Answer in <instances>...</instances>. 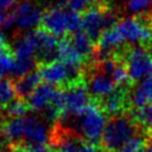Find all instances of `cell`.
<instances>
[{"label":"cell","mask_w":152,"mask_h":152,"mask_svg":"<svg viewBox=\"0 0 152 152\" xmlns=\"http://www.w3.org/2000/svg\"><path fill=\"white\" fill-rule=\"evenodd\" d=\"M59 121L71 122L68 124L88 143L100 144L103 131L107 124L106 114L99 103L91 99V102L79 113L61 119Z\"/></svg>","instance_id":"cell-1"},{"label":"cell","mask_w":152,"mask_h":152,"mask_svg":"<svg viewBox=\"0 0 152 152\" xmlns=\"http://www.w3.org/2000/svg\"><path fill=\"white\" fill-rule=\"evenodd\" d=\"M141 129L144 128L135 122L128 112L110 117L107 121L100 145L106 152H121L129 140L132 139Z\"/></svg>","instance_id":"cell-2"},{"label":"cell","mask_w":152,"mask_h":152,"mask_svg":"<svg viewBox=\"0 0 152 152\" xmlns=\"http://www.w3.org/2000/svg\"><path fill=\"white\" fill-rule=\"evenodd\" d=\"M82 30L90 36L94 42L103 31L115 26V13L106 0H97L94 4L81 13Z\"/></svg>","instance_id":"cell-3"},{"label":"cell","mask_w":152,"mask_h":152,"mask_svg":"<svg viewBox=\"0 0 152 152\" xmlns=\"http://www.w3.org/2000/svg\"><path fill=\"white\" fill-rule=\"evenodd\" d=\"M41 28L55 36L66 37V34L82 29V20L78 12L59 6L43 12Z\"/></svg>","instance_id":"cell-4"},{"label":"cell","mask_w":152,"mask_h":152,"mask_svg":"<svg viewBox=\"0 0 152 152\" xmlns=\"http://www.w3.org/2000/svg\"><path fill=\"white\" fill-rule=\"evenodd\" d=\"M126 64L130 81L134 85L137 81L147 78L152 73V51L148 46L128 48L126 52Z\"/></svg>","instance_id":"cell-5"},{"label":"cell","mask_w":152,"mask_h":152,"mask_svg":"<svg viewBox=\"0 0 152 152\" xmlns=\"http://www.w3.org/2000/svg\"><path fill=\"white\" fill-rule=\"evenodd\" d=\"M64 94V104H66V113L64 118L71 117L79 113L81 110L91 102V96L89 92L88 83L86 77H82L76 81L61 87Z\"/></svg>","instance_id":"cell-6"},{"label":"cell","mask_w":152,"mask_h":152,"mask_svg":"<svg viewBox=\"0 0 152 152\" xmlns=\"http://www.w3.org/2000/svg\"><path fill=\"white\" fill-rule=\"evenodd\" d=\"M115 26L126 40L141 42L142 46H148L149 42H152V31L140 21L138 17L123 19Z\"/></svg>","instance_id":"cell-7"},{"label":"cell","mask_w":152,"mask_h":152,"mask_svg":"<svg viewBox=\"0 0 152 152\" xmlns=\"http://www.w3.org/2000/svg\"><path fill=\"white\" fill-rule=\"evenodd\" d=\"M37 70L46 83L61 88L69 82V71L67 64L60 60L48 64H37Z\"/></svg>","instance_id":"cell-8"},{"label":"cell","mask_w":152,"mask_h":152,"mask_svg":"<svg viewBox=\"0 0 152 152\" xmlns=\"http://www.w3.org/2000/svg\"><path fill=\"white\" fill-rule=\"evenodd\" d=\"M13 22L20 29H30L38 23H41L43 13L32 2L23 1L17 6V8L11 12Z\"/></svg>","instance_id":"cell-9"},{"label":"cell","mask_w":152,"mask_h":152,"mask_svg":"<svg viewBox=\"0 0 152 152\" xmlns=\"http://www.w3.org/2000/svg\"><path fill=\"white\" fill-rule=\"evenodd\" d=\"M87 79H88L87 83H88L89 92L91 99L94 101L103 99L117 88L111 77L97 71L94 69H91V71L88 73V77H86V80Z\"/></svg>","instance_id":"cell-10"},{"label":"cell","mask_w":152,"mask_h":152,"mask_svg":"<svg viewBox=\"0 0 152 152\" xmlns=\"http://www.w3.org/2000/svg\"><path fill=\"white\" fill-rule=\"evenodd\" d=\"M48 137L49 133L39 119L30 115L25 117L22 139V143L25 145H43L48 142Z\"/></svg>","instance_id":"cell-11"},{"label":"cell","mask_w":152,"mask_h":152,"mask_svg":"<svg viewBox=\"0 0 152 152\" xmlns=\"http://www.w3.org/2000/svg\"><path fill=\"white\" fill-rule=\"evenodd\" d=\"M58 91V87L56 88L49 83H41L34 90V92L27 98V102L32 111L45 110L52 103L56 94Z\"/></svg>","instance_id":"cell-12"},{"label":"cell","mask_w":152,"mask_h":152,"mask_svg":"<svg viewBox=\"0 0 152 152\" xmlns=\"http://www.w3.org/2000/svg\"><path fill=\"white\" fill-rule=\"evenodd\" d=\"M58 57L60 61L69 66H82L86 60L72 45L70 37H64L58 41Z\"/></svg>","instance_id":"cell-13"},{"label":"cell","mask_w":152,"mask_h":152,"mask_svg":"<svg viewBox=\"0 0 152 152\" xmlns=\"http://www.w3.org/2000/svg\"><path fill=\"white\" fill-rule=\"evenodd\" d=\"M41 81L42 79H41V76L38 72V70L31 71L27 73L26 76L13 80V86H15L17 97L27 100V98L34 92V89L39 85H41Z\"/></svg>","instance_id":"cell-14"},{"label":"cell","mask_w":152,"mask_h":152,"mask_svg":"<svg viewBox=\"0 0 152 152\" xmlns=\"http://www.w3.org/2000/svg\"><path fill=\"white\" fill-rule=\"evenodd\" d=\"M38 50V42L34 34H28L18 39L15 45V59H31L34 58Z\"/></svg>","instance_id":"cell-15"},{"label":"cell","mask_w":152,"mask_h":152,"mask_svg":"<svg viewBox=\"0 0 152 152\" xmlns=\"http://www.w3.org/2000/svg\"><path fill=\"white\" fill-rule=\"evenodd\" d=\"M70 40L75 48L85 57V59L93 56L94 50H96V42L90 38V36L86 31L80 29L71 34Z\"/></svg>","instance_id":"cell-16"},{"label":"cell","mask_w":152,"mask_h":152,"mask_svg":"<svg viewBox=\"0 0 152 152\" xmlns=\"http://www.w3.org/2000/svg\"><path fill=\"white\" fill-rule=\"evenodd\" d=\"M4 110V118H25L27 113L30 111V107L26 99L16 98L9 104L2 108Z\"/></svg>","instance_id":"cell-17"},{"label":"cell","mask_w":152,"mask_h":152,"mask_svg":"<svg viewBox=\"0 0 152 152\" xmlns=\"http://www.w3.org/2000/svg\"><path fill=\"white\" fill-rule=\"evenodd\" d=\"M132 119L139 126L143 127L144 129L150 130L152 127V104L140 108V109H131L128 111Z\"/></svg>","instance_id":"cell-18"},{"label":"cell","mask_w":152,"mask_h":152,"mask_svg":"<svg viewBox=\"0 0 152 152\" xmlns=\"http://www.w3.org/2000/svg\"><path fill=\"white\" fill-rule=\"evenodd\" d=\"M17 98L13 80L10 79H0V107H4Z\"/></svg>","instance_id":"cell-19"},{"label":"cell","mask_w":152,"mask_h":152,"mask_svg":"<svg viewBox=\"0 0 152 152\" xmlns=\"http://www.w3.org/2000/svg\"><path fill=\"white\" fill-rule=\"evenodd\" d=\"M97 0H64V4L69 10L75 12H83L90 8Z\"/></svg>","instance_id":"cell-20"},{"label":"cell","mask_w":152,"mask_h":152,"mask_svg":"<svg viewBox=\"0 0 152 152\" xmlns=\"http://www.w3.org/2000/svg\"><path fill=\"white\" fill-rule=\"evenodd\" d=\"M152 0H128V9L137 15H142L148 11Z\"/></svg>","instance_id":"cell-21"},{"label":"cell","mask_w":152,"mask_h":152,"mask_svg":"<svg viewBox=\"0 0 152 152\" xmlns=\"http://www.w3.org/2000/svg\"><path fill=\"white\" fill-rule=\"evenodd\" d=\"M140 88L147 99L148 104H152V73L149 75L140 85Z\"/></svg>","instance_id":"cell-22"},{"label":"cell","mask_w":152,"mask_h":152,"mask_svg":"<svg viewBox=\"0 0 152 152\" xmlns=\"http://www.w3.org/2000/svg\"><path fill=\"white\" fill-rule=\"evenodd\" d=\"M28 152H59L58 150H56L55 148H52L50 145H29L28 147Z\"/></svg>","instance_id":"cell-23"},{"label":"cell","mask_w":152,"mask_h":152,"mask_svg":"<svg viewBox=\"0 0 152 152\" xmlns=\"http://www.w3.org/2000/svg\"><path fill=\"white\" fill-rule=\"evenodd\" d=\"M4 152H28V145L21 143L17 144H8L7 149Z\"/></svg>","instance_id":"cell-24"},{"label":"cell","mask_w":152,"mask_h":152,"mask_svg":"<svg viewBox=\"0 0 152 152\" xmlns=\"http://www.w3.org/2000/svg\"><path fill=\"white\" fill-rule=\"evenodd\" d=\"M82 152H106V150L102 148L100 144H93L86 142L82 149Z\"/></svg>","instance_id":"cell-25"},{"label":"cell","mask_w":152,"mask_h":152,"mask_svg":"<svg viewBox=\"0 0 152 152\" xmlns=\"http://www.w3.org/2000/svg\"><path fill=\"white\" fill-rule=\"evenodd\" d=\"M7 49H10L7 40H6V37L4 36L2 32H0V52L4 50H7Z\"/></svg>","instance_id":"cell-26"},{"label":"cell","mask_w":152,"mask_h":152,"mask_svg":"<svg viewBox=\"0 0 152 152\" xmlns=\"http://www.w3.org/2000/svg\"><path fill=\"white\" fill-rule=\"evenodd\" d=\"M15 2H16V0H0V10L10 8Z\"/></svg>","instance_id":"cell-27"},{"label":"cell","mask_w":152,"mask_h":152,"mask_svg":"<svg viewBox=\"0 0 152 152\" xmlns=\"http://www.w3.org/2000/svg\"><path fill=\"white\" fill-rule=\"evenodd\" d=\"M8 18V13L4 12V10H0V27H4Z\"/></svg>","instance_id":"cell-28"},{"label":"cell","mask_w":152,"mask_h":152,"mask_svg":"<svg viewBox=\"0 0 152 152\" xmlns=\"http://www.w3.org/2000/svg\"><path fill=\"white\" fill-rule=\"evenodd\" d=\"M4 120V114H1V112H0V124L2 123V121Z\"/></svg>","instance_id":"cell-29"},{"label":"cell","mask_w":152,"mask_h":152,"mask_svg":"<svg viewBox=\"0 0 152 152\" xmlns=\"http://www.w3.org/2000/svg\"><path fill=\"white\" fill-rule=\"evenodd\" d=\"M150 134H151V137H152V127H151V129H150Z\"/></svg>","instance_id":"cell-30"}]
</instances>
